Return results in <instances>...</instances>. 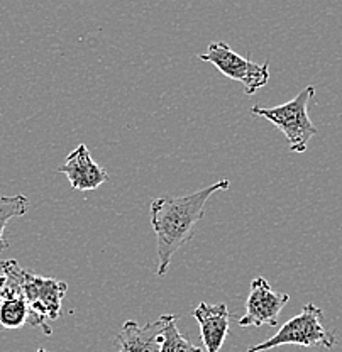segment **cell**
<instances>
[{
  "mask_svg": "<svg viewBox=\"0 0 342 352\" xmlns=\"http://www.w3.org/2000/svg\"><path fill=\"white\" fill-rule=\"evenodd\" d=\"M29 322V307L24 296L0 302V330L24 327Z\"/></svg>",
  "mask_w": 342,
  "mask_h": 352,
  "instance_id": "30bf717a",
  "label": "cell"
},
{
  "mask_svg": "<svg viewBox=\"0 0 342 352\" xmlns=\"http://www.w3.org/2000/svg\"><path fill=\"white\" fill-rule=\"evenodd\" d=\"M19 281L22 296L29 307L28 325L41 329L46 336H51L53 330L50 327V322L60 318L68 285L53 278L39 276L24 267L21 270Z\"/></svg>",
  "mask_w": 342,
  "mask_h": 352,
  "instance_id": "277c9868",
  "label": "cell"
},
{
  "mask_svg": "<svg viewBox=\"0 0 342 352\" xmlns=\"http://www.w3.org/2000/svg\"><path fill=\"white\" fill-rule=\"evenodd\" d=\"M336 342V333L330 332L323 325V311L314 303H307L301 308L300 314L285 322L273 337L257 344V346H251L248 352H266L279 346L332 349Z\"/></svg>",
  "mask_w": 342,
  "mask_h": 352,
  "instance_id": "7a4b0ae2",
  "label": "cell"
},
{
  "mask_svg": "<svg viewBox=\"0 0 342 352\" xmlns=\"http://www.w3.org/2000/svg\"><path fill=\"white\" fill-rule=\"evenodd\" d=\"M171 318V314H164L146 325H139L134 320L124 322L116 339L119 352H160L163 332Z\"/></svg>",
  "mask_w": 342,
  "mask_h": 352,
  "instance_id": "ba28073f",
  "label": "cell"
},
{
  "mask_svg": "<svg viewBox=\"0 0 342 352\" xmlns=\"http://www.w3.org/2000/svg\"><path fill=\"white\" fill-rule=\"evenodd\" d=\"M315 88L307 87L286 104L277 105L271 109H263L255 105L251 109L253 116L263 117L270 120L275 127L283 132L290 144V151L305 153L310 139L317 134V127L308 117V100L314 97Z\"/></svg>",
  "mask_w": 342,
  "mask_h": 352,
  "instance_id": "3957f363",
  "label": "cell"
},
{
  "mask_svg": "<svg viewBox=\"0 0 342 352\" xmlns=\"http://www.w3.org/2000/svg\"><path fill=\"white\" fill-rule=\"evenodd\" d=\"M38 352H46L44 349H38Z\"/></svg>",
  "mask_w": 342,
  "mask_h": 352,
  "instance_id": "4fadbf2b",
  "label": "cell"
},
{
  "mask_svg": "<svg viewBox=\"0 0 342 352\" xmlns=\"http://www.w3.org/2000/svg\"><path fill=\"white\" fill-rule=\"evenodd\" d=\"M197 58L212 63L227 78L241 83L246 95H255L270 80V63H255L235 53L229 44L222 41L209 44L207 51L197 54Z\"/></svg>",
  "mask_w": 342,
  "mask_h": 352,
  "instance_id": "5b68a950",
  "label": "cell"
},
{
  "mask_svg": "<svg viewBox=\"0 0 342 352\" xmlns=\"http://www.w3.org/2000/svg\"><path fill=\"white\" fill-rule=\"evenodd\" d=\"M29 210V200L24 195H14V197H0V251L9 248V242L3 237V230H6L9 220L22 217L25 212Z\"/></svg>",
  "mask_w": 342,
  "mask_h": 352,
  "instance_id": "8fae6325",
  "label": "cell"
},
{
  "mask_svg": "<svg viewBox=\"0 0 342 352\" xmlns=\"http://www.w3.org/2000/svg\"><path fill=\"white\" fill-rule=\"evenodd\" d=\"M288 302L290 295L275 292L266 278H255L246 300V314L239 318V327H275L278 325L279 314Z\"/></svg>",
  "mask_w": 342,
  "mask_h": 352,
  "instance_id": "8992f818",
  "label": "cell"
},
{
  "mask_svg": "<svg viewBox=\"0 0 342 352\" xmlns=\"http://www.w3.org/2000/svg\"><path fill=\"white\" fill-rule=\"evenodd\" d=\"M58 173L68 178L70 185L76 192H92L104 185L109 179L107 171L92 157L85 144H80L66 156L63 166L58 168Z\"/></svg>",
  "mask_w": 342,
  "mask_h": 352,
  "instance_id": "52a82bcc",
  "label": "cell"
},
{
  "mask_svg": "<svg viewBox=\"0 0 342 352\" xmlns=\"http://www.w3.org/2000/svg\"><path fill=\"white\" fill-rule=\"evenodd\" d=\"M195 320L200 325L202 340H204L205 351L219 352L224 346L227 332H229L231 311L227 310L226 303H200L193 310Z\"/></svg>",
  "mask_w": 342,
  "mask_h": 352,
  "instance_id": "9c48e42d",
  "label": "cell"
},
{
  "mask_svg": "<svg viewBox=\"0 0 342 352\" xmlns=\"http://www.w3.org/2000/svg\"><path fill=\"white\" fill-rule=\"evenodd\" d=\"M176 320H178V317L173 315L171 320L168 322L163 332V342H161L160 352H204L180 333L178 327H176Z\"/></svg>",
  "mask_w": 342,
  "mask_h": 352,
  "instance_id": "7c38bea8",
  "label": "cell"
},
{
  "mask_svg": "<svg viewBox=\"0 0 342 352\" xmlns=\"http://www.w3.org/2000/svg\"><path fill=\"white\" fill-rule=\"evenodd\" d=\"M229 186V179H220L190 195L160 197L151 201V226L156 234L158 276L167 274L176 251L195 237V227L204 217L209 198Z\"/></svg>",
  "mask_w": 342,
  "mask_h": 352,
  "instance_id": "6da1fadb",
  "label": "cell"
}]
</instances>
